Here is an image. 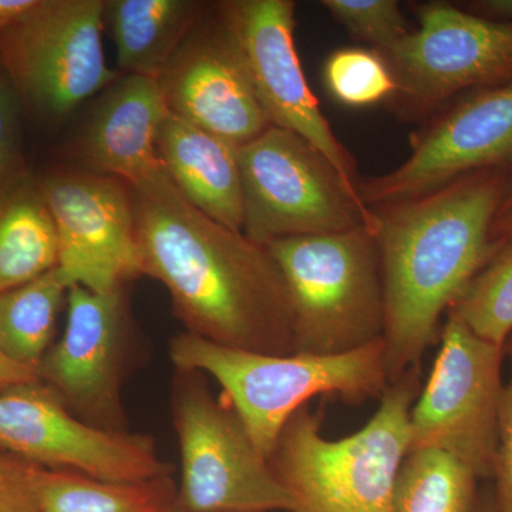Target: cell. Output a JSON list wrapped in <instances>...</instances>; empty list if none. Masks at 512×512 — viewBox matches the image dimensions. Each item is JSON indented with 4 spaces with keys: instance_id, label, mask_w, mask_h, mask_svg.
Listing matches in <instances>:
<instances>
[{
    "instance_id": "cell-1",
    "label": "cell",
    "mask_w": 512,
    "mask_h": 512,
    "mask_svg": "<svg viewBox=\"0 0 512 512\" xmlns=\"http://www.w3.org/2000/svg\"><path fill=\"white\" fill-rule=\"evenodd\" d=\"M130 192L140 275L164 285L184 332L229 349L295 353L291 299L268 249L198 211L170 175Z\"/></svg>"
},
{
    "instance_id": "cell-2",
    "label": "cell",
    "mask_w": 512,
    "mask_h": 512,
    "mask_svg": "<svg viewBox=\"0 0 512 512\" xmlns=\"http://www.w3.org/2000/svg\"><path fill=\"white\" fill-rule=\"evenodd\" d=\"M507 183L504 170L480 171L373 210L390 383L420 369L444 313L503 247L493 227Z\"/></svg>"
},
{
    "instance_id": "cell-3",
    "label": "cell",
    "mask_w": 512,
    "mask_h": 512,
    "mask_svg": "<svg viewBox=\"0 0 512 512\" xmlns=\"http://www.w3.org/2000/svg\"><path fill=\"white\" fill-rule=\"evenodd\" d=\"M420 390V369L406 373L384 390L372 419L339 440L323 436V409L312 412L306 404L293 414L268 458L293 512H393Z\"/></svg>"
},
{
    "instance_id": "cell-4",
    "label": "cell",
    "mask_w": 512,
    "mask_h": 512,
    "mask_svg": "<svg viewBox=\"0 0 512 512\" xmlns=\"http://www.w3.org/2000/svg\"><path fill=\"white\" fill-rule=\"evenodd\" d=\"M170 359L175 369L195 370L220 384L266 458L286 421L313 397H339L356 406L380 399L390 384L383 339L340 355H266L183 332L171 339Z\"/></svg>"
},
{
    "instance_id": "cell-5",
    "label": "cell",
    "mask_w": 512,
    "mask_h": 512,
    "mask_svg": "<svg viewBox=\"0 0 512 512\" xmlns=\"http://www.w3.org/2000/svg\"><path fill=\"white\" fill-rule=\"evenodd\" d=\"M265 248L288 288L295 353L340 355L383 339L382 272L372 232L282 238Z\"/></svg>"
},
{
    "instance_id": "cell-6",
    "label": "cell",
    "mask_w": 512,
    "mask_h": 512,
    "mask_svg": "<svg viewBox=\"0 0 512 512\" xmlns=\"http://www.w3.org/2000/svg\"><path fill=\"white\" fill-rule=\"evenodd\" d=\"M244 235L255 244L366 228L377 215L305 138L271 126L238 148Z\"/></svg>"
},
{
    "instance_id": "cell-7",
    "label": "cell",
    "mask_w": 512,
    "mask_h": 512,
    "mask_svg": "<svg viewBox=\"0 0 512 512\" xmlns=\"http://www.w3.org/2000/svg\"><path fill=\"white\" fill-rule=\"evenodd\" d=\"M171 414L181 467L175 503L195 512L295 511L268 458L205 375L177 370Z\"/></svg>"
},
{
    "instance_id": "cell-8",
    "label": "cell",
    "mask_w": 512,
    "mask_h": 512,
    "mask_svg": "<svg viewBox=\"0 0 512 512\" xmlns=\"http://www.w3.org/2000/svg\"><path fill=\"white\" fill-rule=\"evenodd\" d=\"M103 29L104 0H37L0 35V67L20 104L59 120L116 82Z\"/></svg>"
},
{
    "instance_id": "cell-9",
    "label": "cell",
    "mask_w": 512,
    "mask_h": 512,
    "mask_svg": "<svg viewBox=\"0 0 512 512\" xmlns=\"http://www.w3.org/2000/svg\"><path fill=\"white\" fill-rule=\"evenodd\" d=\"M416 18L417 29L380 53L396 80L397 116H431L458 94L511 82L512 26L447 2L421 3Z\"/></svg>"
},
{
    "instance_id": "cell-10",
    "label": "cell",
    "mask_w": 512,
    "mask_h": 512,
    "mask_svg": "<svg viewBox=\"0 0 512 512\" xmlns=\"http://www.w3.org/2000/svg\"><path fill=\"white\" fill-rule=\"evenodd\" d=\"M505 348L447 315L436 362L410 413V450L436 448L493 478Z\"/></svg>"
},
{
    "instance_id": "cell-11",
    "label": "cell",
    "mask_w": 512,
    "mask_h": 512,
    "mask_svg": "<svg viewBox=\"0 0 512 512\" xmlns=\"http://www.w3.org/2000/svg\"><path fill=\"white\" fill-rule=\"evenodd\" d=\"M0 450L35 466L111 483L174 473L153 437L97 429L70 413L40 380L0 389Z\"/></svg>"
},
{
    "instance_id": "cell-12",
    "label": "cell",
    "mask_w": 512,
    "mask_h": 512,
    "mask_svg": "<svg viewBox=\"0 0 512 512\" xmlns=\"http://www.w3.org/2000/svg\"><path fill=\"white\" fill-rule=\"evenodd\" d=\"M63 336L43 357L37 375L60 403L97 429L128 431L123 387L136 350L126 289L67 292Z\"/></svg>"
},
{
    "instance_id": "cell-13",
    "label": "cell",
    "mask_w": 512,
    "mask_h": 512,
    "mask_svg": "<svg viewBox=\"0 0 512 512\" xmlns=\"http://www.w3.org/2000/svg\"><path fill=\"white\" fill-rule=\"evenodd\" d=\"M512 164V80L474 90L412 137V153L394 170L359 180L370 210L412 200L467 175Z\"/></svg>"
},
{
    "instance_id": "cell-14",
    "label": "cell",
    "mask_w": 512,
    "mask_h": 512,
    "mask_svg": "<svg viewBox=\"0 0 512 512\" xmlns=\"http://www.w3.org/2000/svg\"><path fill=\"white\" fill-rule=\"evenodd\" d=\"M214 9L241 50L271 126L305 138L357 190L355 158L333 133L302 70L295 46V2L227 0Z\"/></svg>"
},
{
    "instance_id": "cell-15",
    "label": "cell",
    "mask_w": 512,
    "mask_h": 512,
    "mask_svg": "<svg viewBox=\"0 0 512 512\" xmlns=\"http://www.w3.org/2000/svg\"><path fill=\"white\" fill-rule=\"evenodd\" d=\"M59 241L66 285L106 293L140 276L128 185L94 171H66L40 183Z\"/></svg>"
},
{
    "instance_id": "cell-16",
    "label": "cell",
    "mask_w": 512,
    "mask_h": 512,
    "mask_svg": "<svg viewBox=\"0 0 512 512\" xmlns=\"http://www.w3.org/2000/svg\"><path fill=\"white\" fill-rule=\"evenodd\" d=\"M168 113L242 147L271 127L241 50L205 15L158 77Z\"/></svg>"
},
{
    "instance_id": "cell-17",
    "label": "cell",
    "mask_w": 512,
    "mask_h": 512,
    "mask_svg": "<svg viewBox=\"0 0 512 512\" xmlns=\"http://www.w3.org/2000/svg\"><path fill=\"white\" fill-rule=\"evenodd\" d=\"M168 110L153 77L127 74L104 90L80 140V153L94 173L143 190L168 177L157 136Z\"/></svg>"
},
{
    "instance_id": "cell-18",
    "label": "cell",
    "mask_w": 512,
    "mask_h": 512,
    "mask_svg": "<svg viewBox=\"0 0 512 512\" xmlns=\"http://www.w3.org/2000/svg\"><path fill=\"white\" fill-rule=\"evenodd\" d=\"M238 148L170 113L158 130V156L185 200L218 224L242 232L244 195Z\"/></svg>"
},
{
    "instance_id": "cell-19",
    "label": "cell",
    "mask_w": 512,
    "mask_h": 512,
    "mask_svg": "<svg viewBox=\"0 0 512 512\" xmlns=\"http://www.w3.org/2000/svg\"><path fill=\"white\" fill-rule=\"evenodd\" d=\"M194 0H104V28L128 74L158 79L205 16Z\"/></svg>"
},
{
    "instance_id": "cell-20",
    "label": "cell",
    "mask_w": 512,
    "mask_h": 512,
    "mask_svg": "<svg viewBox=\"0 0 512 512\" xmlns=\"http://www.w3.org/2000/svg\"><path fill=\"white\" fill-rule=\"evenodd\" d=\"M57 261L55 221L40 183L28 174L0 202V293L47 274Z\"/></svg>"
},
{
    "instance_id": "cell-21",
    "label": "cell",
    "mask_w": 512,
    "mask_h": 512,
    "mask_svg": "<svg viewBox=\"0 0 512 512\" xmlns=\"http://www.w3.org/2000/svg\"><path fill=\"white\" fill-rule=\"evenodd\" d=\"M36 491L43 512H164L177 485L173 477L111 483L37 466Z\"/></svg>"
},
{
    "instance_id": "cell-22",
    "label": "cell",
    "mask_w": 512,
    "mask_h": 512,
    "mask_svg": "<svg viewBox=\"0 0 512 512\" xmlns=\"http://www.w3.org/2000/svg\"><path fill=\"white\" fill-rule=\"evenodd\" d=\"M69 286L57 268L28 284L0 293V350L37 369L52 348L56 320Z\"/></svg>"
},
{
    "instance_id": "cell-23",
    "label": "cell",
    "mask_w": 512,
    "mask_h": 512,
    "mask_svg": "<svg viewBox=\"0 0 512 512\" xmlns=\"http://www.w3.org/2000/svg\"><path fill=\"white\" fill-rule=\"evenodd\" d=\"M478 478L460 460L436 448H414L404 457L393 512H477Z\"/></svg>"
},
{
    "instance_id": "cell-24",
    "label": "cell",
    "mask_w": 512,
    "mask_h": 512,
    "mask_svg": "<svg viewBox=\"0 0 512 512\" xmlns=\"http://www.w3.org/2000/svg\"><path fill=\"white\" fill-rule=\"evenodd\" d=\"M478 338L505 348L512 335V241L504 242L448 309Z\"/></svg>"
},
{
    "instance_id": "cell-25",
    "label": "cell",
    "mask_w": 512,
    "mask_h": 512,
    "mask_svg": "<svg viewBox=\"0 0 512 512\" xmlns=\"http://www.w3.org/2000/svg\"><path fill=\"white\" fill-rule=\"evenodd\" d=\"M323 82L330 96L348 107H367L390 100L396 80L379 52L343 47L330 53L323 66Z\"/></svg>"
},
{
    "instance_id": "cell-26",
    "label": "cell",
    "mask_w": 512,
    "mask_h": 512,
    "mask_svg": "<svg viewBox=\"0 0 512 512\" xmlns=\"http://www.w3.org/2000/svg\"><path fill=\"white\" fill-rule=\"evenodd\" d=\"M320 5L356 39L379 53L410 32L396 0H322Z\"/></svg>"
},
{
    "instance_id": "cell-27",
    "label": "cell",
    "mask_w": 512,
    "mask_h": 512,
    "mask_svg": "<svg viewBox=\"0 0 512 512\" xmlns=\"http://www.w3.org/2000/svg\"><path fill=\"white\" fill-rule=\"evenodd\" d=\"M22 104L0 67V202L28 175L20 128Z\"/></svg>"
},
{
    "instance_id": "cell-28",
    "label": "cell",
    "mask_w": 512,
    "mask_h": 512,
    "mask_svg": "<svg viewBox=\"0 0 512 512\" xmlns=\"http://www.w3.org/2000/svg\"><path fill=\"white\" fill-rule=\"evenodd\" d=\"M505 353L510 356L511 375L508 383L504 384L498 423V444L493 473V494L497 512H512V335L505 343Z\"/></svg>"
},
{
    "instance_id": "cell-29",
    "label": "cell",
    "mask_w": 512,
    "mask_h": 512,
    "mask_svg": "<svg viewBox=\"0 0 512 512\" xmlns=\"http://www.w3.org/2000/svg\"><path fill=\"white\" fill-rule=\"evenodd\" d=\"M36 468L22 458L0 453V512H43L36 491Z\"/></svg>"
},
{
    "instance_id": "cell-30",
    "label": "cell",
    "mask_w": 512,
    "mask_h": 512,
    "mask_svg": "<svg viewBox=\"0 0 512 512\" xmlns=\"http://www.w3.org/2000/svg\"><path fill=\"white\" fill-rule=\"evenodd\" d=\"M461 5V9L478 18L512 26V0H473Z\"/></svg>"
},
{
    "instance_id": "cell-31",
    "label": "cell",
    "mask_w": 512,
    "mask_h": 512,
    "mask_svg": "<svg viewBox=\"0 0 512 512\" xmlns=\"http://www.w3.org/2000/svg\"><path fill=\"white\" fill-rule=\"evenodd\" d=\"M36 380H39L37 369L16 363L0 350V389L16 386V384L36 382Z\"/></svg>"
},
{
    "instance_id": "cell-32",
    "label": "cell",
    "mask_w": 512,
    "mask_h": 512,
    "mask_svg": "<svg viewBox=\"0 0 512 512\" xmlns=\"http://www.w3.org/2000/svg\"><path fill=\"white\" fill-rule=\"evenodd\" d=\"M37 0H0V35L28 13Z\"/></svg>"
},
{
    "instance_id": "cell-33",
    "label": "cell",
    "mask_w": 512,
    "mask_h": 512,
    "mask_svg": "<svg viewBox=\"0 0 512 512\" xmlns=\"http://www.w3.org/2000/svg\"><path fill=\"white\" fill-rule=\"evenodd\" d=\"M493 237L500 242L512 241V212L498 217L494 222Z\"/></svg>"
},
{
    "instance_id": "cell-34",
    "label": "cell",
    "mask_w": 512,
    "mask_h": 512,
    "mask_svg": "<svg viewBox=\"0 0 512 512\" xmlns=\"http://www.w3.org/2000/svg\"><path fill=\"white\" fill-rule=\"evenodd\" d=\"M477 512H497L495 508L493 488H487L480 494V503H478Z\"/></svg>"
},
{
    "instance_id": "cell-35",
    "label": "cell",
    "mask_w": 512,
    "mask_h": 512,
    "mask_svg": "<svg viewBox=\"0 0 512 512\" xmlns=\"http://www.w3.org/2000/svg\"><path fill=\"white\" fill-rule=\"evenodd\" d=\"M510 212H512V175L508 177L507 188H505L504 200L498 217H503V215L510 214Z\"/></svg>"
},
{
    "instance_id": "cell-36",
    "label": "cell",
    "mask_w": 512,
    "mask_h": 512,
    "mask_svg": "<svg viewBox=\"0 0 512 512\" xmlns=\"http://www.w3.org/2000/svg\"><path fill=\"white\" fill-rule=\"evenodd\" d=\"M164 512H195V511L187 510V508L181 507V505H178L177 503H175V500H174L173 503H171L170 505H168L167 508H165Z\"/></svg>"
}]
</instances>
